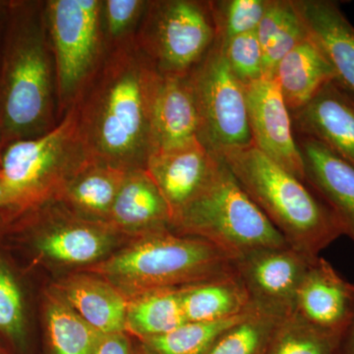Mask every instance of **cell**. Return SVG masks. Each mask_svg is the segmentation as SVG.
<instances>
[{
  "instance_id": "cell-1",
  "label": "cell",
  "mask_w": 354,
  "mask_h": 354,
  "mask_svg": "<svg viewBox=\"0 0 354 354\" xmlns=\"http://www.w3.org/2000/svg\"><path fill=\"white\" fill-rule=\"evenodd\" d=\"M162 75L134 37L109 46L75 104L79 134L93 160L125 171L146 169Z\"/></svg>"
},
{
  "instance_id": "cell-2",
  "label": "cell",
  "mask_w": 354,
  "mask_h": 354,
  "mask_svg": "<svg viewBox=\"0 0 354 354\" xmlns=\"http://www.w3.org/2000/svg\"><path fill=\"white\" fill-rule=\"evenodd\" d=\"M288 245L311 260L344 235L332 209L306 183L253 145L218 155Z\"/></svg>"
},
{
  "instance_id": "cell-3",
  "label": "cell",
  "mask_w": 354,
  "mask_h": 354,
  "mask_svg": "<svg viewBox=\"0 0 354 354\" xmlns=\"http://www.w3.org/2000/svg\"><path fill=\"white\" fill-rule=\"evenodd\" d=\"M127 297L160 288H183L235 272L234 260L199 239L158 228L90 269Z\"/></svg>"
},
{
  "instance_id": "cell-4",
  "label": "cell",
  "mask_w": 354,
  "mask_h": 354,
  "mask_svg": "<svg viewBox=\"0 0 354 354\" xmlns=\"http://www.w3.org/2000/svg\"><path fill=\"white\" fill-rule=\"evenodd\" d=\"M9 48L0 88V120L7 137L34 138L59 121L57 74L46 9L22 27Z\"/></svg>"
},
{
  "instance_id": "cell-5",
  "label": "cell",
  "mask_w": 354,
  "mask_h": 354,
  "mask_svg": "<svg viewBox=\"0 0 354 354\" xmlns=\"http://www.w3.org/2000/svg\"><path fill=\"white\" fill-rule=\"evenodd\" d=\"M171 228L214 244L234 260L258 249L288 245L221 158L208 183L171 218Z\"/></svg>"
},
{
  "instance_id": "cell-6",
  "label": "cell",
  "mask_w": 354,
  "mask_h": 354,
  "mask_svg": "<svg viewBox=\"0 0 354 354\" xmlns=\"http://www.w3.org/2000/svg\"><path fill=\"white\" fill-rule=\"evenodd\" d=\"M93 160L86 150L73 108L41 136L14 141L0 158L4 185L17 206H39L57 199L66 183Z\"/></svg>"
},
{
  "instance_id": "cell-7",
  "label": "cell",
  "mask_w": 354,
  "mask_h": 354,
  "mask_svg": "<svg viewBox=\"0 0 354 354\" xmlns=\"http://www.w3.org/2000/svg\"><path fill=\"white\" fill-rule=\"evenodd\" d=\"M102 8V0H50L44 4L57 74L59 120L108 53Z\"/></svg>"
},
{
  "instance_id": "cell-8",
  "label": "cell",
  "mask_w": 354,
  "mask_h": 354,
  "mask_svg": "<svg viewBox=\"0 0 354 354\" xmlns=\"http://www.w3.org/2000/svg\"><path fill=\"white\" fill-rule=\"evenodd\" d=\"M134 39L160 75L187 76L216 43L208 1H149Z\"/></svg>"
},
{
  "instance_id": "cell-9",
  "label": "cell",
  "mask_w": 354,
  "mask_h": 354,
  "mask_svg": "<svg viewBox=\"0 0 354 354\" xmlns=\"http://www.w3.org/2000/svg\"><path fill=\"white\" fill-rule=\"evenodd\" d=\"M199 118L198 139L218 156L252 145L245 88L235 78L215 43L188 74Z\"/></svg>"
},
{
  "instance_id": "cell-10",
  "label": "cell",
  "mask_w": 354,
  "mask_h": 354,
  "mask_svg": "<svg viewBox=\"0 0 354 354\" xmlns=\"http://www.w3.org/2000/svg\"><path fill=\"white\" fill-rule=\"evenodd\" d=\"M315 260L290 245L267 247L237 258L234 267L253 307L286 318L295 313L298 288Z\"/></svg>"
},
{
  "instance_id": "cell-11",
  "label": "cell",
  "mask_w": 354,
  "mask_h": 354,
  "mask_svg": "<svg viewBox=\"0 0 354 354\" xmlns=\"http://www.w3.org/2000/svg\"><path fill=\"white\" fill-rule=\"evenodd\" d=\"M244 88L252 145L305 183L292 118L278 85L274 79L263 78Z\"/></svg>"
},
{
  "instance_id": "cell-12",
  "label": "cell",
  "mask_w": 354,
  "mask_h": 354,
  "mask_svg": "<svg viewBox=\"0 0 354 354\" xmlns=\"http://www.w3.org/2000/svg\"><path fill=\"white\" fill-rule=\"evenodd\" d=\"M300 136L320 142L354 167V95L333 81L291 113Z\"/></svg>"
},
{
  "instance_id": "cell-13",
  "label": "cell",
  "mask_w": 354,
  "mask_h": 354,
  "mask_svg": "<svg viewBox=\"0 0 354 354\" xmlns=\"http://www.w3.org/2000/svg\"><path fill=\"white\" fill-rule=\"evenodd\" d=\"M354 311V285L318 257L298 288L295 313L319 329L344 335Z\"/></svg>"
},
{
  "instance_id": "cell-14",
  "label": "cell",
  "mask_w": 354,
  "mask_h": 354,
  "mask_svg": "<svg viewBox=\"0 0 354 354\" xmlns=\"http://www.w3.org/2000/svg\"><path fill=\"white\" fill-rule=\"evenodd\" d=\"M218 162L220 157L199 140L151 156L146 171L164 196L171 218L208 183Z\"/></svg>"
},
{
  "instance_id": "cell-15",
  "label": "cell",
  "mask_w": 354,
  "mask_h": 354,
  "mask_svg": "<svg viewBox=\"0 0 354 354\" xmlns=\"http://www.w3.org/2000/svg\"><path fill=\"white\" fill-rule=\"evenodd\" d=\"M304 158L305 183L327 205L344 235L354 242V167L316 140H297Z\"/></svg>"
},
{
  "instance_id": "cell-16",
  "label": "cell",
  "mask_w": 354,
  "mask_h": 354,
  "mask_svg": "<svg viewBox=\"0 0 354 354\" xmlns=\"http://www.w3.org/2000/svg\"><path fill=\"white\" fill-rule=\"evenodd\" d=\"M62 206V211L53 212L50 227L38 239L39 250L62 264L99 263L113 248L120 232L106 223L81 218Z\"/></svg>"
},
{
  "instance_id": "cell-17",
  "label": "cell",
  "mask_w": 354,
  "mask_h": 354,
  "mask_svg": "<svg viewBox=\"0 0 354 354\" xmlns=\"http://www.w3.org/2000/svg\"><path fill=\"white\" fill-rule=\"evenodd\" d=\"M307 35L335 70L342 87L354 95V26L332 0H292Z\"/></svg>"
},
{
  "instance_id": "cell-18",
  "label": "cell",
  "mask_w": 354,
  "mask_h": 354,
  "mask_svg": "<svg viewBox=\"0 0 354 354\" xmlns=\"http://www.w3.org/2000/svg\"><path fill=\"white\" fill-rule=\"evenodd\" d=\"M198 135L199 118L189 77L162 76L153 109L152 155L199 140Z\"/></svg>"
},
{
  "instance_id": "cell-19",
  "label": "cell",
  "mask_w": 354,
  "mask_h": 354,
  "mask_svg": "<svg viewBox=\"0 0 354 354\" xmlns=\"http://www.w3.org/2000/svg\"><path fill=\"white\" fill-rule=\"evenodd\" d=\"M171 211L146 169L127 171L106 225L123 234H145L171 227Z\"/></svg>"
},
{
  "instance_id": "cell-20",
  "label": "cell",
  "mask_w": 354,
  "mask_h": 354,
  "mask_svg": "<svg viewBox=\"0 0 354 354\" xmlns=\"http://www.w3.org/2000/svg\"><path fill=\"white\" fill-rule=\"evenodd\" d=\"M55 290L102 335L125 333L127 297L106 279L97 274H74L62 279Z\"/></svg>"
},
{
  "instance_id": "cell-21",
  "label": "cell",
  "mask_w": 354,
  "mask_h": 354,
  "mask_svg": "<svg viewBox=\"0 0 354 354\" xmlns=\"http://www.w3.org/2000/svg\"><path fill=\"white\" fill-rule=\"evenodd\" d=\"M272 79L292 113L306 106L337 77L322 51L307 37L279 62Z\"/></svg>"
},
{
  "instance_id": "cell-22",
  "label": "cell",
  "mask_w": 354,
  "mask_h": 354,
  "mask_svg": "<svg viewBox=\"0 0 354 354\" xmlns=\"http://www.w3.org/2000/svg\"><path fill=\"white\" fill-rule=\"evenodd\" d=\"M127 171L91 160L64 186L57 199L86 220L106 223Z\"/></svg>"
},
{
  "instance_id": "cell-23",
  "label": "cell",
  "mask_w": 354,
  "mask_h": 354,
  "mask_svg": "<svg viewBox=\"0 0 354 354\" xmlns=\"http://www.w3.org/2000/svg\"><path fill=\"white\" fill-rule=\"evenodd\" d=\"M180 290L186 322H215L254 308L236 272L183 286Z\"/></svg>"
},
{
  "instance_id": "cell-24",
  "label": "cell",
  "mask_w": 354,
  "mask_h": 354,
  "mask_svg": "<svg viewBox=\"0 0 354 354\" xmlns=\"http://www.w3.org/2000/svg\"><path fill=\"white\" fill-rule=\"evenodd\" d=\"M180 288H160L128 299L125 332L144 341L167 334L186 323Z\"/></svg>"
},
{
  "instance_id": "cell-25",
  "label": "cell",
  "mask_w": 354,
  "mask_h": 354,
  "mask_svg": "<svg viewBox=\"0 0 354 354\" xmlns=\"http://www.w3.org/2000/svg\"><path fill=\"white\" fill-rule=\"evenodd\" d=\"M256 34L264 53L265 78H272L279 62L308 37L292 0H269Z\"/></svg>"
},
{
  "instance_id": "cell-26",
  "label": "cell",
  "mask_w": 354,
  "mask_h": 354,
  "mask_svg": "<svg viewBox=\"0 0 354 354\" xmlns=\"http://www.w3.org/2000/svg\"><path fill=\"white\" fill-rule=\"evenodd\" d=\"M46 306L53 354H95L101 333L81 318L55 290L48 295Z\"/></svg>"
},
{
  "instance_id": "cell-27",
  "label": "cell",
  "mask_w": 354,
  "mask_h": 354,
  "mask_svg": "<svg viewBox=\"0 0 354 354\" xmlns=\"http://www.w3.org/2000/svg\"><path fill=\"white\" fill-rule=\"evenodd\" d=\"M241 315L215 322H186L167 334L142 341L153 354H207L223 333L241 321Z\"/></svg>"
},
{
  "instance_id": "cell-28",
  "label": "cell",
  "mask_w": 354,
  "mask_h": 354,
  "mask_svg": "<svg viewBox=\"0 0 354 354\" xmlns=\"http://www.w3.org/2000/svg\"><path fill=\"white\" fill-rule=\"evenodd\" d=\"M342 339L293 313L283 319L266 354H342Z\"/></svg>"
},
{
  "instance_id": "cell-29",
  "label": "cell",
  "mask_w": 354,
  "mask_h": 354,
  "mask_svg": "<svg viewBox=\"0 0 354 354\" xmlns=\"http://www.w3.org/2000/svg\"><path fill=\"white\" fill-rule=\"evenodd\" d=\"M283 319L254 308L223 333L207 354H266Z\"/></svg>"
},
{
  "instance_id": "cell-30",
  "label": "cell",
  "mask_w": 354,
  "mask_h": 354,
  "mask_svg": "<svg viewBox=\"0 0 354 354\" xmlns=\"http://www.w3.org/2000/svg\"><path fill=\"white\" fill-rule=\"evenodd\" d=\"M269 0H209L216 43L257 30Z\"/></svg>"
},
{
  "instance_id": "cell-31",
  "label": "cell",
  "mask_w": 354,
  "mask_h": 354,
  "mask_svg": "<svg viewBox=\"0 0 354 354\" xmlns=\"http://www.w3.org/2000/svg\"><path fill=\"white\" fill-rule=\"evenodd\" d=\"M235 78L244 86L265 78L264 53L256 31L216 43Z\"/></svg>"
},
{
  "instance_id": "cell-32",
  "label": "cell",
  "mask_w": 354,
  "mask_h": 354,
  "mask_svg": "<svg viewBox=\"0 0 354 354\" xmlns=\"http://www.w3.org/2000/svg\"><path fill=\"white\" fill-rule=\"evenodd\" d=\"M148 3L145 0H102V29L109 46L135 36Z\"/></svg>"
},
{
  "instance_id": "cell-33",
  "label": "cell",
  "mask_w": 354,
  "mask_h": 354,
  "mask_svg": "<svg viewBox=\"0 0 354 354\" xmlns=\"http://www.w3.org/2000/svg\"><path fill=\"white\" fill-rule=\"evenodd\" d=\"M0 332L14 339L24 334L22 295L10 271L0 263Z\"/></svg>"
},
{
  "instance_id": "cell-34",
  "label": "cell",
  "mask_w": 354,
  "mask_h": 354,
  "mask_svg": "<svg viewBox=\"0 0 354 354\" xmlns=\"http://www.w3.org/2000/svg\"><path fill=\"white\" fill-rule=\"evenodd\" d=\"M95 354H132L129 339L125 333L102 335Z\"/></svg>"
},
{
  "instance_id": "cell-35",
  "label": "cell",
  "mask_w": 354,
  "mask_h": 354,
  "mask_svg": "<svg viewBox=\"0 0 354 354\" xmlns=\"http://www.w3.org/2000/svg\"><path fill=\"white\" fill-rule=\"evenodd\" d=\"M342 346L344 348V353L342 354H354V311L351 323L342 335Z\"/></svg>"
},
{
  "instance_id": "cell-36",
  "label": "cell",
  "mask_w": 354,
  "mask_h": 354,
  "mask_svg": "<svg viewBox=\"0 0 354 354\" xmlns=\"http://www.w3.org/2000/svg\"><path fill=\"white\" fill-rule=\"evenodd\" d=\"M10 205L16 206L17 202L13 193L0 180V207L10 206Z\"/></svg>"
},
{
  "instance_id": "cell-37",
  "label": "cell",
  "mask_w": 354,
  "mask_h": 354,
  "mask_svg": "<svg viewBox=\"0 0 354 354\" xmlns=\"http://www.w3.org/2000/svg\"><path fill=\"white\" fill-rule=\"evenodd\" d=\"M136 354H153V353H151V351H149V349L147 348L146 346H144L143 344H142L141 348H139V351H137Z\"/></svg>"
},
{
  "instance_id": "cell-38",
  "label": "cell",
  "mask_w": 354,
  "mask_h": 354,
  "mask_svg": "<svg viewBox=\"0 0 354 354\" xmlns=\"http://www.w3.org/2000/svg\"><path fill=\"white\" fill-rule=\"evenodd\" d=\"M0 180H1V174H0Z\"/></svg>"
}]
</instances>
